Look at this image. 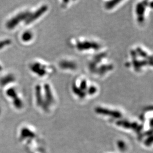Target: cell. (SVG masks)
Segmentation results:
<instances>
[{"instance_id": "cell-1", "label": "cell", "mask_w": 153, "mask_h": 153, "mask_svg": "<svg viewBox=\"0 0 153 153\" xmlns=\"http://www.w3.org/2000/svg\"><path fill=\"white\" fill-rule=\"evenodd\" d=\"M30 15V13L28 11L22 12L17 14L7 22L6 24V27L9 30L14 28L21 21L24 20L26 21Z\"/></svg>"}, {"instance_id": "cell-2", "label": "cell", "mask_w": 153, "mask_h": 153, "mask_svg": "<svg viewBox=\"0 0 153 153\" xmlns=\"http://www.w3.org/2000/svg\"><path fill=\"white\" fill-rule=\"evenodd\" d=\"M48 6L46 5L42 6L40 8H39L38 10L35 11L34 13L30 15L28 17L26 20V24H30L35 20H36L40 16H42L45 12L47 10Z\"/></svg>"}, {"instance_id": "cell-3", "label": "cell", "mask_w": 153, "mask_h": 153, "mask_svg": "<svg viewBox=\"0 0 153 153\" xmlns=\"http://www.w3.org/2000/svg\"><path fill=\"white\" fill-rule=\"evenodd\" d=\"M44 90H45V101L44 102L43 107L45 109L47 108L49 104H51L53 102V98L52 95V93L51 91V89L49 86V85L46 84L44 86Z\"/></svg>"}, {"instance_id": "cell-4", "label": "cell", "mask_w": 153, "mask_h": 153, "mask_svg": "<svg viewBox=\"0 0 153 153\" xmlns=\"http://www.w3.org/2000/svg\"><path fill=\"white\" fill-rule=\"evenodd\" d=\"M95 111L99 114H102V115H108L110 116H112L114 117L118 118L120 117L121 116L120 112L116 111H112L109 109H106L104 108H102V107H98L95 109Z\"/></svg>"}, {"instance_id": "cell-5", "label": "cell", "mask_w": 153, "mask_h": 153, "mask_svg": "<svg viewBox=\"0 0 153 153\" xmlns=\"http://www.w3.org/2000/svg\"><path fill=\"white\" fill-rule=\"evenodd\" d=\"M77 48L80 51L83 49H98L99 48L98 44L96 43L84 42H78L77 43Z\"/></svg>"}, {"instance_id": "cell-6", "label": "cell", "mask_w": 153, "mask_h": 153, "mask_svg": "<svg viewBox=\"0 0 153 153\" xmlns=\"http://www.w3.org/2000/svg\"><path fill=\"white\" fill-rule=\"evenodd\" d=\"M30 69L39 76H43L47 73L45 68L39 63H35L30 66Z\"/></svg>"}, {"instance_id": "cell-7", "label": "cell", "mask_w": 153, "mask_h": 153, "mask_svg": "<svg viewBox=\"0 0 153 153\" xmlns=\"http://www.w3.org/2000/svg\"><path fill=\"white\" fill-rule=\"evenodd\" d=\"M145 6L146 5L143 4H138L136 7V13L138 16V21L140 23L143 22L144 20V13L145 11Z\"/></svg>"}, {"instance_id": "cell-8", "label": "cell", "mask_w": 153, "mask_h": 153, "mask_svg": "<svg viewBox=\"0 0 153 153\" xmlns=\"http://www.w3.org/2000/svg\"><path fill=\"white\" fill-rule=\"evenodd\" d=\"M36 98L37 104H38V105L43 107L44 104V100L43 99L41 88L39 85L36 86Z\"/></svg>"}, {"instance_id": "cell-9", "label": "cell", "mask_w": 153, "mask_h": 153, "mask_svg": "<svg viewBox=\"0 0 153 153\" xmlns=\"http://www.w3.org/2000/svg\"><path fill=\"white\" fill-rule=\"evenodd\" d=\"M15 79V78L14 76H13V75L11 74H9V75H7L6 76L3 77L1 81H0V83H1V85L4 86V85H6L7 84H9L10 83L14 81Z\"/></svg>"}, {"instance_id": "cell-10", "label": "cell", "mask_w": 153, "mask_h": 153, "mask_svg": "<svg viewBox=\"0 0 153 153\" xmlns=\"http://www.w3.org/2000/svg\"><path fill=\"white\" fill-rule=\"evenodd\" d=\"M60 66L62 68L66 69H75L76 67L75 64L68 61H64L61 62Z\"/></svg>"}, {"instance_id": "cell-11", "label": "cell", "mask_w": 153, "mask_h": 153, "mask_svg": "<svg viewBox=\"0 0 153 153\" xmlns=\"http://www.w3.org/2000/svg\"><path fill=\"white\" fill-rule=\"evenodd\" d=\"M6 95L11 98L15 99L18 97L16 90L14 88H10L6 91Z\"/></svg>"}, {"instance_id": "cell-12", "label": "cell", "mask_w": 153, "mask_h": 153, "mask_svg": "<svg viewBox=\"0 0 153 153\" xmlns=\"http://www.w3.org/2000/svg\"><path fill=\"white\" fill-rule=\"evenodd\" d=\"M33 38V34L30 31H26L23 33L22 36V40L23 42H29L30 40Z\"/></svg>"}, {"instance_id": "cell-13", "label": "cell", "mask_w": 153, "mask_h": 153, "mask_svg": "<svg viewBox=\"0 0 153 153\" xmlns=\"http://www.w3.org/2000/svg\"><path fill=\"white\" fill-rule=\"evenodd\" d=\"M113 69V66L112 65H102L101 66L99 69L98 71L99 73L103 74L106 71H109Z\"/></svg>"}, {"instance_id": "cell-14", "label": "cell", "mask_w": 153, "mask_h": 153, "mask_svg": "<svg viewBox=\"0 0 153 153\" xmlns=\"http://www.w3.org/2000/svg\"><path fill=\"white\" fill-rule=\"evenodd\" d=\"M73 90L74 93L76 94L78 97H79L80 98H83L85 97V94L83 93V91H82L79 88H77L76 86H73Z\"/></svg>"}, {"instance_id": "cell-15", "label": "cell", "mask_w": 153, "mask_h": 153, "mask_svg": "<svg viewBox=\"0 0 153 153\" xmlns=\"http://www.w3.org/2000/svg\"><path fill=\"white\" fill-rule=\"evenodd\" d=\"M13 104L16 108L19 109L21 108L23 106L22 101L18 97H16V98L13 99Z\"/></svg>"}, {"instance_id": "cell-16", "label": "cell", "mask_w": 153, "mask_h": 153, "mask_svg": "<svg viewBox=\"0 0 153 153\" xmlns=\"http://www.w3.org/2000/svg\"><path fill=\"white\" fill-rule=\"evenodd\" d=\"M120 1H111L107 2L106 5H105V7L107 9H111L113 7H114L117 4H118L120 2Z\"/></svg>"}, {"instance_id": "cell-17", "label": "cell", "mask_w": 153, "mask_h": 153, "mask_svg": "<svg viewBox=\"0 0 153 153\" xmlns=\"http://www.w3.org/2000/svg\"><path fill=\"white\" fill-rule=\"evenodd\" d=\"M82 91H84L85 90H87L88 88V84L86 80H83L81 84H80V88H79Z\"/></svg>"}, {"instance_id": "cell-18", "label": "cell", "mask_w": 153, "mask_h": 153, "mask_svg": "<svg viewBox=\"0 0 153 153\" xmlns=\"http://www.w3.org/2000/svg\"><path fill=\"white\" fill-rule=\"evenodd\" d=\"M11 43V41L10 40H5L2 42H0V49L3 48L7 45H9Z\"/></svg>"}, {"instance_id": "cell-19", "label": "cell", "mask_w": 153, "mask_h": 153, "mask_svg": "<svg viewBox=\"0 0 153 153\" xmlns=\"http://www.w3.org/2000/svg\"><path fill=\"white\" fill-rule=\"evenodd\" d=\"M137 52L139 55H140L141 56H142L144 58H148V55L145 51H143L142 49L141 48H138L137 49Z\"/></svg>"}, {"instance_id": "cell-20", "label": "cell", "mask_w": 153, "mask_h": 153, "mask_svg": "<svg viewBox=\"0 0 153 153\" xmlns=\"http://www.w3.org/2000/svg\"><path fill=\"white\" fill-rule=\"evenodd\" d=\"M88 92L90 95L94 94L97 92V88L94 87V86H91L88 89Z\"/></svg>"}]
</instances>
